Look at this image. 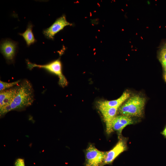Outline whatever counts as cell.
I'll return each instance as SVG.
<instances>
[{"label":"cell","instance_id":"cell-1","mask_svg":"<svg viewBox=\"0 0 166 166\" xmlns=\"http://www.w3.org/2000/svg\"><path fill=\"white\" fill-rule=\"evenodd\" d=\"M34 100L33 89L28 80L17 86L16 93L10 104L12 110H20L31 105Z\"/></svg>","mask_w":166,"mask_h":166},{"label":"cell","instance_id":"cell-2","mask_svg":"<svg viewBox=\"0 0 166 166\" xmlns=\"http://www.w3.org/2000/svg\"><path fill=\"white\" fill-rule=\"evenodd\" d=\"M145 102L144 97L138 95H133L121 105L118 110L121 115L130 117H142Z\"/></svg>","mask_w":166,"mask_h":166},{"label":"cell","instance_id":"cell-3","mask_svg":"<svg viewBox=\"0 0 166 166\" xmlns=\"http://www.w3.org/2000/svg\"><path fill=\"white\" fill-rule=\"evenodd\" d=\"M26 63L28 68L29 69H31L34 67L44 69L58 76L59 78V84L61 86L64 87L67 85V81L62 73L61 63L59 58L42 65L32 63L28 60H26Z\"/></svg>","mask_w":166,"mask_h":166},{"label":"cell","instance_id":"cell-4","mask_svg":"<svg viewBox=\"0 0 166 166\" xmlns=\"http://www.w3.org/2000/svg\"><path fill=\"white\" fill-rule=\"evenodd\" d=\"M106 153L99 150L93 145H89L85 152V166H103Z\"/></svg>","mask_w":166,"mask_h":166},{"label":"cell","instance_id":"cell-5","mask_svg":"<svg viewBox=\"0 0 166 166\" xmlns=\"http://www.w3.org/2000/svg\"><path fill=\"white\" fill-rule=\"evenodd\" d=\"M72 24L66 20L65 16L63 14L57 18L49 28L44 30L43 34L48 39L53 40L55 35L66 26H72Z\"/></svg>","mask_w":166,"mask_h":166},{"label":"cell","instance_id":"cell-6","mask_svg":"<svg viewBox=\"0 0 166 166\" xmlns=\"http://www.w3.org/2000/svg\"><path fill=\"white\" fill-rule=\"evenodd\" d=\"M119 139L118 142L115 146L110 151L106 152L103 166L111 164L120 154L127 149V138L121 136Z\"/></svg>","mask_w":166,"mask_h":166},{"label":"cell","instance_id":"cell-7","mask_svg":"<svg viewBox=\"0 0 166 166\" xmlns=\"http://www.w3.org/2000/svg\"><path fill=\"white\" fill-rule=\"evenodd\" d=\"M18 43L10 39L2 41L0 43V51L6 60L13 62L18 48Z\"/></svg>","mask_w":166,"mask_h":166},{"label":"cell","instance_id":"cell-8","mask_svg":"<svg viewBox=\"0 0 166 166\" xmlns=\"http://www.w3.org/2000/svg\"><path fill=\"white\" fill-rule=\"evenodd\" d=\"M98 107L105 123L106 132L108 134H110L113 131L112 122L116 116L119 108L100 106H98Z\"/></svg>","mask_w":166,"mask_h":166},{"label":"cell","instance_id":"cell-9","mask_svg":"<svg viewBox=\"0 0 166 166\" xmlns=\"http://www.w3.org/2000/svg\"><path fill=\"white\" fill-rule=\"evenodd\" d=\"M134 122L130 117L121 115L116 116L112 121V128L113 131L117 132L119 138L121 136L123 129L127 126L133 124Z\"/></svg>","mask_w":166,"mask_h":166},{"label":"cell","instance_id":"cell-10","mask_svg":"<svg viewBox=\"0 0 166 166\" xmlns=\"http://www.w3.org/2000/svg\"><path fill=\"white\" fill-rule=\"evenodd\" d=\"M130 97V93L125 91L118 98L112 101H104L98 102V106L107 107H119Z\"/></svg>","mask_w":166,"mask_h":166},{"label":"cell","instance_id":"cell-11","mask_svg":"<svg viewBox=\"0 0 166 166\" xmlns=\"http://www.w3.org/2000/svg\"><path fill=\"white\" fill-rule=\"evenodd\" d=\"M17 86L14 88L0 91V107L10 105L16 95Z\"/></svg>","mask_w":166,"mask_h":166},{"label":"cell","instance_id":"cell-12","mask_svg":"<svg viewBox=\"0 0 166 166\" xmlns=\"http://www.w3.org/2000/svg\"><path fill=\"white\" fill-rule=\"evenodd\" d=\"M157 58L162 66L163 79L166 82V41L160 46L157 51Z\"/></svg>","mask_w":166,"mask_h":166},{"label":"cell","instance_id":"cell-13","mask_svg":"<svg viewBox=\"0 0 166 166\" xmlns=\"http://www.w3.org/2000/svg\"><path fill=\"white\" fill-rule=\"evenodd\" d=\"M33 27V25L29 22L25 31L22 33H19V35L23 37L28 47L37 41L32 31Z\"/></svg>","mask_w":166,"mask_h":166},{"label":"cell","instance_id":"cell-14","mask_svg":"<svg viewBox=\"0 0 166 166\" xmlns=\"http://www.w3.org/2000/svg\"><path fill=\"white\" fill-rule=\"evenodd\" d=\"M20 81V80L10 83L0 81V91H2L11 89L15 85H17Z\"/></svg>","mask_w":166,"mask_h":166},{"label":"cell","instance_id":"cell-15","mask_svg":"<svg viewBox=\"0 0 166 166\" xmlns=\"http://www.w3.org/2000/svg\"><path fill=\"white\" fill-rule=\"evenodd\" d=\"M15 166H25L24 160L23 159L19 158L15 161Z\"/></svg>","mask_w":166,"mask_h":166},{"label":"cell","instance_id":"cell-16","mask_svg":"<svg viewBox=\"0 0 166 166\" xmlns=\"http://www.w3.org/2000/svg\"><path fill=\"white\" fill-rule=\"evenodd\" d=\"M161 133L166 138V126L161 132Z\"/></svg>","mask_w":166,"mask_h":166}]
</instances>
